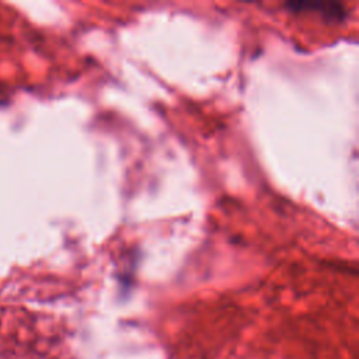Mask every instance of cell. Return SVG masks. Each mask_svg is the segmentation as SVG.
<instances>
[{
  "label": "cell",
  "mask_w": 359,
  "mask_h": 359,
  "mask_svg": "<svg viewBox=\"0 0 359 359\" xmlns=\"http://www.w3.org/2000/svg\"><path fill=\"white\" fill-rule=\"evenodd\" d=\"M287 7L294 11H317L327 18L341 20L345 15V10L338 3H287Z\"/></svg>",
  "instance_id": "6da1fadb"
}]
</instances>
